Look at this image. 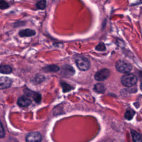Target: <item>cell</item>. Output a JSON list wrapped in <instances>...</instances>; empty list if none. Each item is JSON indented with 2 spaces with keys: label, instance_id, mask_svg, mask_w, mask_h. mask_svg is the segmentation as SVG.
I'll use <instances>...</instances> for the list:
<instances>
[{
  "label": "cell",
  "instance_id": "obj_1",
  "mask_svg": "<svg viewBox=\"0 0 142 142\" xmlns=\"http://www.w3.org/2000/svg\"><path fill=\"white\" fill-rule=\"evenodd\" d=\"M121 82L123 86L131 87L137 83V77L133 74L127 73L122 77Z\"/></svg>",
  "mask_w": 142,
  "mask_h": 142
},
{
  "label": "cell",
  "instance_id": "obj_2",
  "mask_svg": "<svg viewBox=\"0 0 142 142\" xmlns=\"http://www.w3.org/2000/svg\"><path fill=\"white\" fill-rule=\"evenodd\" d=\"M76 63L78 68L83 71L88 70L90 68V63L89 59L85 57L79 56L76 58Z\"/></svg>",
  "mask_w": 142,
  "mask_h": 142
},
{
  "label": "cell",
  "instance_id": "obj_3",
  "mask_svg": "<svg viewBox=\"0 0 142 142\" xmlns=\"http://www.w3.org/2000/svg\"><path fill=\"white\" fill-rule=\"evenodd\" d=\"M115 67L119 72L123 73H128L133 68L131 64L122 60H118L116 62Z\"/></svg>",
  "mask_w": 142,
  "mask_h": 142
},
{
  "label": "cell",
  "instance_id": "obj_4",
  "mask_svg": "<svg viewBox=\"0 0 142 142\" xmlns=\"http://www.w3.org/2000/svg\"><path fill=\"white\" fill-rule=\"evenodd\" d=\"M110 74V70L108 69L104 68L97 72L94 76V77L97 81H103L109 77Z\"/></svg>",
  "mask_w": 142,
  "mask_h": 142
},
{
  "label": "cell",
  "instance_id": "obj_5",
  "mask_svg": "<svg viewBox=\"0 0 142 142\" xmlns=\"http://www.w3.org/2000/svg\"><path fill=\"white\" fill-rule=\"evenodd\" d=\"M42 136L38 132H33L28 134L26 138V142H41Z\"/></svg>",
  "mask_w": 142,
  "mask_h": 142
},
{
  "label": "cell",
  "instance_id": "obj_6",
  "mask_svg": "<svg viewBox=\"0 0 142 142\" xmlns=\"http://www.w3.org/2000/svg\"><path fill=\"white\" fill-rule=\"evenodd\" d=\"M75 73V70L73 68L69 65H64L62 67L61 69V75L65 77L72 76Z\"/></svg>",
  "mask_w": 142,
  "mask_h": 142
},
{
  "label": "cell",
  "instance_id": "obj_7",
  "mask_svg": "<svg viewBox=\"0 0 142 142\" xmlns=\"http://www.w3.org/2000/svg\"><path fill=\"white\" fill-rule=\"evenodd\" d=\"M11 84H12V81L10 78L5 77H0V89L8 88L11 86Z\"/></svg>",
  "mask_w": 142,
  "mask_h": 142
},
{
  "label": "cell",
  "instance_id": "obj_8",
  "mask_svg": "<svg viewBox=\"0 0 142 142\" xmlns=\"http://www.w3.org/2000/svg\"><path fill=\"white\" fill-rule=\"evenodd\" d=\"M31 100L26 96H21L17 101V104L21 107H26L31 104Z\"/></svg>",
  "mask_w": 142,
  "mask_h": 142
},
{
  "label": "cell",
  "instance_id": "obj_9",
  "mask_svg": "<svg viewBox=\"0 0 142 142\" xmlns=\"http://www.w3.org/2000/svg\"><path fill=\"white\" fill-rule=\"evenodd\" d=\"M19 36L21 37H29L36 35L35 31L31 29H25L20 31L19 32Z\"/></svg>",
  "mask_w": 142,
  "mask_h": 142
},
{
  "label": "cell",
  "instance_id": "obj_10",
  "mask_svg": "<svg viewBox=\"0 0 142 142\" xmlns=\"http://www.w3.org/2000/svg\"><path fill=\"white\" fill-rule=\"evenodd\" d=\"M26 94L28 95V96H31L33 98V100L35 101L36 103H39L41 101V95L39 94V93L37 92H32L30 91V90H28V91L25 92Z\"/></svg>",
  "mask_w": 142,
  "mask_h": 142
},
{
  "label": "cell",
  "instance_id": "obj_11",
  "mask_svg": "<svg viewBox=\"0 0 142 142\" xmlns=\"http://www.w3.org/2000/svg\"><path fill=\"white\" fill-rule=\"evenodd\" d=\"M43 70L46 72H56L59 70V68L55 64H52L45 67Z\"/></svg>",
  "mask_w": 142,
  "mask_h": 142
},
{
  "label": "cell",
  "instance_id": "obj_12",
  "mask_svg": "<svg viewBox=\"0 0 142 142\" xmlns=\"http://www.w3.org/2000/svg\"><path fill=\"white\" fill-rule=\"evenodd\" d=\"M12 72V69L8 65H1L0 66V73L2 74H10Z\"/></svg>",
  "mask_w": 142,
  "mask_h": 142
},
{
  "label": "cell",
  "instance_id": "obj_13",
  "mask_svg": "<svg viewBox=\"0 0 142 142\" xmlns=\"http://www.w3.org/2000/svg\"><path fill=\"white\" fill-rule=\"evenodd\" d=\"M131 134L133 142H141V135L135 130H132Z\"/></svg>",
  "mask_w": 142,
  "mask_h": 142
},
{
  "label": "cell",
  "instance_id": "obj_14",
  "mask_svg": "<svg viewBox=\"0 0 142 142\" xmlns=\"http://www.w3.org/2000/svg\"><path fill=\"white\" fill-rule=\"evenodd\" d=\"M105 89H106V88H105L103 84L101 83H97L96 84H95L94 87V90L96 92L98 93H104L105 91Z\"/></svg>",
  "mask_w": 142,
  "mask_h": 142
},
{
  "label": "cell",
  "instance_id": "obj_15",
  "mask_svg": "<svg viewBox=\"0 0 142 142\" xmlns=\"http://www.w3.org/2000/svg\"><path fill=\"white\" fill-rule=\"evenodd\" d=\"M135 111L134 110H133L132 109H128L126 113H125L124 117L127 120H131V119L134 117V115L135 114Z\"/></svg>",
  "mask_w": 142,
  "mask_h": 142
},
{
  "label": "cell",
  "instance_id": "obj_16",
  "mask_svg": "<svg viewBox=\"0 0 142 142\" xmlns=\"http://www.w3.org/2000/svg\"><path fill=\"white\" fill-rule=\"evenodd\" d=\"M46 5H47V2L46 0H41L39 2H37V7L38 9L40 10H44L45 8L46 7Z\"/></svg>",
  "mask_w": 142,
  "mask_h": 142
},
{
  "label": "cell",
  "instance_id": "obj_17",
  "mask_svg": "<svg viewBox=\"0 0 142 142\" xmlns=\"http://www.w3.org/2000/svg\"><path fill=\"white\" fill-rule=\"evenodd\" d=\"M62 85V89H63V90L64 92H69V90H70L71 89H72V88L71 87V86L70 85H69L68 84L64 83V82H62L61 83Z\"/></svg>",
  "mask_w": 142,
  "mask_h": 142
},
{
  "label": "cell",
  "instance_id": "obj_18",
  "mask_svg": "<svg viewBox=\"0 0 142 142\" xmlns=\"http://www.w3.org/2000/svg\"><path fill=\"white\" fill-rule=\"evenodd\" d=\"M10 7V6L7 2L4 0H0V9L1 10H6Z\"/></svg>",
  "mask_w": 142,
  "mask_h": 142
},
{
  "label": "cell",
  "instance_id": "obj_19",
  "mask_svg": "<svg viewBox=\"0 0 142 142\" xmlns=\"http://www.w3.org/2000/svg\"><path fill=\"white\" fill-rule=\"evenodd\" d=\"M44 78H45L42 75H37L35 78V82L36 83L39 84L40 83H42V82L44 80Z\"/></svg>",
  "mask_w": 142,
  "mask_h": 142
},
{
  "label": "cell",
  "instance_id": "obj_20",
  "mask_svg": "<svg viewBox=\"0 0 142 142\" xmlns=\"http://www.w3.org/2000/svg\"><path fill=\"white\" fill-rule=\"evenodd\" d=\"M96 50L98 51H106V47L103 43H100L96 47Z\"/></svg>",
  "mask_w": 142,
  "mask_h": 142
},
{
  "label": "cell",
  "instance_id": "obj_21",
  "mask_svg": "<svg viewBox=\"0 0 142 142\" xmlns=\"http://www.w3.org/2000/svg\"><path fill=\"white\" fill-rule=\"evenodd\" d=\"M5 136V131L2 123L0 121V138H4Z\"/></svg>",
  "mask_w": 142,
  "mask_h": 142
},
{
  "label": "cell",
  "instance_id": "obj_22",
  "mask_svg": "<svg viewBox=\"0 0 142 142\" xmlns=\"http://www.w3.org/2000/svg\"><path fill=\"white\" fill-rule=\"evenodd\" d=\"M59 1V0H53L54 2H57V1Z\"/></svg>",
  "mask_w": 142,
  "mask_h": 142
}]
</instances>
